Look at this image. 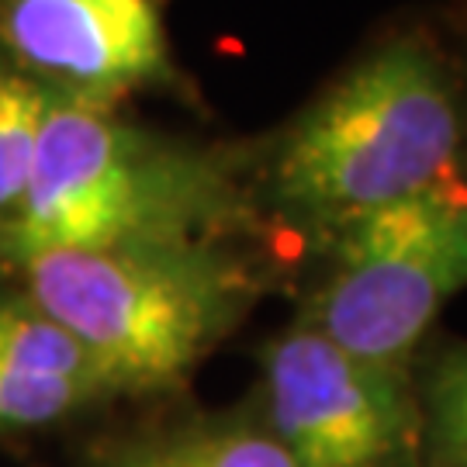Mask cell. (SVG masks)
<instances>
[{"mask_svg": "<svg viewBox=\"0 0 467 467\" xmlns=\"http://www.w3.org/2000/svg\"><path fill=\"white\" fill-rule=\"evenodd\" d=\"M239 170L260 233H295L312 253L374 212L467 181V77L443 11L430 0L388 15Z\"/></svg>", "mask_w": 467, "mask_h": 467, "instance_id": "1", "label": "cell"}, {"mask_svg": "<svg viewBox=\"0 0 467 467\" xmlns=\"http://www.w3.org/2000/svg\"><path fill=\"white\" fill-rule=\"evenodd\" d=\"M260 235L243 187L239 152L135 129L104 100L52 87L28 191L0 225V253L150 239Z\"/></svg>", "mask_w": 467, "mask_h": 467, "instance_id": "2", "label": "cell"}, {"mask_svg": "<svg viewBox=\"0 0 467 467\" xmlns=\"http://www.w3.org/2000/svg\"><path fill=\"white\" fill-rule=\"evenodd\" d=\"M25 295L84 347L115 395L173 391L246 318L264 270L235 239H150L17 260Z\"/></svg>", "mask_w": 467, "mask_h": 467, "instance_id": "3", "label": "cell"}, {"mask_svg": "<svg viewBox=\"0 0 467 467\" xmlns=\"http://www.w3.org/2000/svg\"><path fill=\"white\" fill-rule=\"evenodd\" d=\"M316 260L301 322L364 360L412 368L440 312L467 291V181L360 218Z\"/></svg>", "mask_w": 467, "mask_h": 467, "instance_id": "4", "label": "cell"}, {"mask_svg": "<svg viewBox=\"0 0 467 467\" xmlns=\"http://www.w3.org/2000/svg\"><path fill=\"white\" fill-rule=\"evenodd\" d=\"M260 370L256 416L298 467H419L412 368L364 360L295 318Z\"/></svg>", "mask_w": 467, "mask_h": 467, "instance_id": "5", "label": "cell"}, {"mask_svg": "<svg viewBox=\"0 0 467 467\" xmlns=\"http://www.w3.org/2000/svg\"><path fill=\"white\" fill-rule=\"evenodd\" d=\"M0 49L73 98L177 87L160 0H0Z\"/></svg>", "mask_w": 467, "mask_h": 467, "instance_id": "6", "label": "cell"}, {"mask_svg": "<svg viewBox=\"0 0 467 467\" xmlns=\"http://www.w3.org/2000/svg\"><path fill=\"white\" fill-rule=\"evenodd\" d=\"M115 395L94 357L28 295L0 298V430H35Z\"/></svg>", "mask_w": 467, "mask_h": 467, "instance_id": "7", "label": "cell"}, {"mask_svg": "<svg viewBox=\"0 0 467 467\" xmlns=\"http://www.w3.org/2000/svg\"><path fill=\"white\" fill-rule=\"evenodd\" d=\"M104 467H298V461L250 409L191 416L139 433L118 443Z\"/></svg>", "mask_w": 467, "mask_h": 467, "instance_id": "8", "label": "cell"}, {"mask_svg": "<svg viewBox=\"0 0 467 467\" xmlns=\"http://www.w3.org/2000/svg\"><path fill=\"white\" fill-rule=\"evenodd\" d=\"M419 467H467V339L430 336L412 360Z\"/></svg>", "mask_w": 467, "mask_h": 467, "instance_id": "9", "label": "cell"}, {"mask_svg": "<svg viewBox=\"0 0 467 467\" xmlns=\"http://www.w3.org/2000/svg\"><path fill=\"white\" fill-rule=\"evenodd\" d=\"M49 100V84L0 59V225L15 215L28 191Z\"/></svg>", "mask_w": 467, "mask_h": 467, "instance_id": "10", "label": "cell"}, {"mask_svg": "<svg viewBox=\"0 0 467 467\" xmlns=\"http://www.w3.org/2000/svg\"><path fill=\"white\" fill-rule=\"evenodd\" d=\"M436 7L443 11L453 38H457V49H461V59H464V77H467V0H457V4H436Z\"/></svg>", "mask_w": 467, "mask_h": 467, "instance_id": "11", "label": "cell"}, {"mask_svg": "<svg viewBox=\"0 0 467 467\" xmlns=\"http://www.w3.org/2000/svg\"><path fill=\"white\" fill-rule=\"evenodd\" d=\"M436 4H457V0H436Z\"/></svg>", "mask_w": 467, "mask_h": 467, "instance_id": "12", "label": "cell"}]
</instances>
